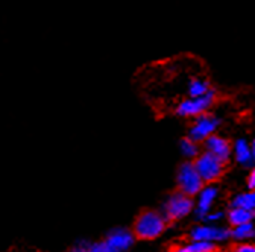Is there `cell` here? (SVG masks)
I'll return each mask as SVG.
<instances>
[{
  "mask_svg": "<svg viewBox=\"0 0 255 252\" xmlns=\"http://www.w3.org/2000/svg\"><path fill=\"white\" fill-rule=\"evenodd\" d=\"M167 224H169V220L161 211L146 210V211H141L134 220L132 231L138 240H146V242L155 240L164 234Z\"/></svg>",
  "mask_w": 255,
  "mask_h": 252,
  "instance_id": "cell-1",
  "label": "cell"
},
{
  "mask_svg": "<svg viewBox=\"0 0 255 252\" xmlns=\"http://www.w3.org/2000/svg\"><path fill=\"white\" fill-rule=\"evenodd\" d=\"M137 236L132 230L113 228L104 240L91 242L90 252H122L131 249L135 243Z\"/></svg>",
  "mask_w": 255,
  "mask_h": 252,
  "instance_id": "cell-2",
  "label": "cell"
},
{
  "mask_svg": "<svg viewBox=\"0 0 255 252\" xmlns=\"http://www.w3.org/2000/svg\"><path fill=\"white\" fill-rule=\"evenodd\" d=\"M161 213L166 216L169 222H178L185 219L191 213H195V198L181 190L170 193L161 207Z\"/></svg>",
  "mask_w": 255,
  "mask_h": 252,
  "instance_id": "cell-3",
  "label": "cell"
},
{
  "mask_svg": "<svg viewBox=\"0 0 255 252\" xmlns=\"http://www.w3.org/2000/svg\"><path fill=\"white\" fill-rule=\"evenodd\" d=\"M176 185L178 190L196 198V195L202 190L205 181L202 179L201 173L198 172L195 163L191 160L184 161L176 172Z\"/></svg>",
  "mask_w": 255,
  "mask_h": 252,
  "instance_id": "cell-4",
  "label": "cell"
},
{
  "mask_svg": "<svg viewBox=\"0 0 255 252\" xmlns=\"http://www.w3.org/2000/svg\"><path fill=\"white\" fill-rule=\"evenodd\" d=\"M214 101H216L214 90H210L204 96H188L176 105L175 113L176 116L184 119H195L204 113H208Z\"/></svg>",
  "mask_w": 255,
  "mask_h": 252,
  "instance_id": "cell-5",
  "label": "cell"
},
{
  "mask_svg": "<svg viewBox=\"0 0 255 252\" xmlns=\"http://www.w3.org/2000/svg\"><path fill=\"white\" fill-rule=\"evenodd\" d=\"M193 163H195L198 172L201 173L202 179L205 181V184H213V182L219 181L227 169V163L208 150L201 152L193 160Z\"/></svg>",
  "mask_w": 255,
  "mask_h": 252,
  "instance_id": "cell-6",
  "label": "cell"
},
{
  "mask_svg": "<svg viewBox=\"0 0 255 252\" xmlns=\"http://www.w3.org/2000/svg\"><path fill=\"white\" fill-rule=\"evenodd\" d=\"M190 240H205L213 242L216 245H223L231 240V228H225L219 224H210L204 222L199 225H195L188 231Z\"/></svg>",
  "mask_w": 255,
  "mask_h": 252,
  "instance_id": "cell-7",
  "label": "cell"
},
{
  "mask_svg": "<svg viewBox=\"0 0 255 252\" xmlns=\"http://www.w3.org/2000/svg\"><path fill=\"white\" fill-rule=\"evenodd\" d=\"M220 126V119L210 113H204L193 119V123L190 125L188 135L195 138L199 143H204L210 135L216 134Z\"/></svg>",
  "mask_w": 255,
  "mask_h": 252,
  "instance_id": "cell-8",
  "label": "cell"
},
{
  "mask_svg": "<svg viewBox=\"0 0 255 252\" xmlns=\"http://www.w3.org/2000/svg\"><path fill=\"white\" fill-rule=\"evenodd\" d=\"M219 198V188L213 184H205L202 190L196 195L195 201V214L199 220H202L216 205V201Z\"/></svg>",
  "mask_w": 255,
  "mask_h": 252,
  "instance_id": "cell-9",
  "label": "cell"
},
{
  "mask_svg": "<svg viewBox=\"0 0 255 252\" xmlns=\"http://www.w3.org/2000/svg\"><path fill=\"white\" fill-rule=\"evenodd\" d=\"M204 147L205 150L214 153L216 156H219L220 160H223L225 163H228L233 158V144L228 138L219 135L217 132L210 135L205 141H204Z\"/></svg>",
  "mask_w": 255,
  "mask_h": 252,
  "instance_id": "cell-10",
  "label": "cell"
},
{
  "mask_svg": "<svg viewBox=\"0 0 255 252\" xmlns=\"http://www.w3.org/2000/svg\"><path fill=\"white\" fill-rule=\"evenodd\" d=\"M233 158L240 164V166H251L255 164L254 163V156H252V149H251V143H248V140L245 138H237L233 143Z\"/></svg>",
  "mask_w": 255,
  "mask_h": 252,
  "instance_id": "cell-11",
  "label": "cell"
},
{
  "mask_svg": "<svg viewBox=\"0 0 255 252\" xmlns=\"http://www.w3.org/2000/svg\"><path fill=\"white\" fill-rule=\"evenodd\" d=\"M254 219H255V211H251V210L242 208V207H230V210L227 213V220H228L230 227L254 222Z\"/></svg>",
  "mask_w": 255,
  "mask_h": 252,
  "instance_id": "cell-12",
  "label": "cell"
},
{
  "mask_svg": "<svg viewBox=\"0 0 255 252\" xmlns=\"http://www.w3.org/2000/svg\"><path fill=\"white\" fill-rule=\"evenodd\" d=\"M252 239H255V225H254V222L231 227V240H234L236 243L237 242H249Z\"/></svg>",
  "mask_w": 255,
  "mask_h": 252,
  "instance_id": "cell-13",
  "label": "cell"
},
{
  "mask_svg": "<svg viewBox=\"0 0 255 252\" xmlns=\"http://www.w3.org/2000/svg\"><path fill=\"white\" fill-rule=\"evenodd\" d=\"M176 249L181 252H211V251H217L219 245L205 240H188L187 243L178 246Z\"/></svg>",
  "mask_w": 255,
  "mask_h": 252,
  "instance_id": "cell-14",
  "label": "cell"
},
{
  "mask_svg": "<svg viewBox=\"0 0 255 252\" xmlns=\"http://www.w3.org/2000/svg\"><path fill=\"white\" fill-rule=\"evenodd\" d=\"M199 141H196L195 138H191L190 135L184 137L181 141H179V149H181V153L184 155L185 160H191L193 161L196 156L201 153V149H199Z\"/></svg>",
  "mask_w": 255,
  "mask_h": 252,
  "instance_id": "cell-15",
  "label": "cell"
},
{
  "mask_svg": "<svg viewBox=\"0 0 255 252\" xmlns=\"http://www.w3.org/2000/svg\"><path fill=\"white\" fill-rule=\"evenodd\" d=\"M231 207H242V208H248L251 211H255V190L249 192H243L236 195L231 199Z\"/></svg>",
  "mask_w": 255,
  "mask_h": 252,
  "instance_id": "cell-16",
  "label": "cell"
},
{
  "mask_svg": "<svg viewBox=\"0 0 255 252\" xmlns=\"http://www.w3.org/2000/svg\"><path fill=\"white\" fill-rule=\"evenodd\" d=\"M211 88L210 82L204 78H193L190 81L188 84V96H204V94H207Z\"/></svg>",
  "mask_w": 255,
  "mask_h": 252,
  "instance_id": "cell-17",
  "label": "cell"
},
{
  "mask_svg": "<svg viewBox=\"0 0 255 252\" xmlns=\"http://www.w3.org/2000/svg\"><path fill=\"white\" fill-rule=\"evenodd\" d=\"M223 217H227V213L225 211H222V210H211L204 219H202V222H210V224H219L220 220Z\"/></svg>",
  "mask_w": 255,
  "mask_h": 252,
  "instance_id": "cell-18",
  "label": "cell"
},
{
  "mask_svg": "<svg viewBox=\"0 0 255 252\" xmlns=\"http://www.w3.org/2000/svg\"><path fill=\"white\" fill-rule=\"evenodd\" d=\"M90 246H91V242H88L85 239H79L73 243V246L70 249L75 252H90Z\"/></svg>",
  "mask_w": 255,
  "mask_h": 252,
  "instance_id": "cell-19",
  "label": "cell"
},
{
  "mask_svg": "<svg viewBox=\"0 0 255 252\" xmlns=\"http://www.w3.org/2000/svg\"><path fill=\"white\" fill-rule=\"evenodd\" d=\"M233 248L237 252H255V243L251 242H237Z\"/></svg>",
  "mask_w": 255,
  "mask_h": 252,
  "instance_id": "cell-20",
  "label": "cell"
},
{
  "mask_svg": "<svg viewBox=\"0 0 255 252\" xmlns=\"http://www.w3.org/2000/svg\"><path fill=\"white\" fill-rule=\"evenodd\" d=\"M248 188H251V190H255V167L251 170L249 176H248Z\"/></svg>",
  "mask_w": 255,
  "mask_h": 252,
  "instance_id": "cell-21",
  "label": "cell"
},
{
  "mask_svg": "<svg viewBox=\"0 0 255 252\" xmlns=\"http://www.w3.org/2000/svg\"><path fill=\"white\" fill-rule=\"evenodd\" d=\"M251 149H252V156H254V163H255V138L251 141Z\"/></svg>",
  "mask_w": 255,
  "mask_h": 252,
  "instance_id": "cell-22",
  "label": "cell"
}]
</instances>
